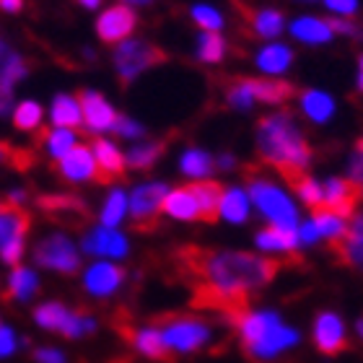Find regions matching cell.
<instances>
[{
  "mask_svg": "<svg viewBox=\"0 0 363 363\" xmlns=\"http://www.w3.org/2000/svg\"><path fill=\"white\" fill-rule=\"evenodd\" d=\"M228 322L234 325L242 350L255 363H275L301 342V333L283 322L275 309H244Z\"/></svg>",
  "mask_w": 363,
  "mask_h": 363,
  "instance_id": "3957f363",
  "label": "cell"
},
{
  "mask_svg": "<svg viewBox=\"0 0 363 363\" xmlns=\"http://www.w3.org/2000/svg\"><path fill=\"white\" fill-rule=\"evenodd\" d=\"M213 169H216V159H213L211 153L203 151V148H195V145H189L184 148L179 156V172L187 179L192 182H200V179H211Z\"/></svg>",
  "mask_w": 363,
  "mask_h": 363,
  "instance_id": "83f0119b",
  "label": "cell"
},
{
  "mask_svg": "<svg viewBox=\"0 0 363 363\" xmlns=\"http://www.w3.org/2000/svg\"><path fill=\"white\" fill-rule=\"evenodd\" d=\"M42 117H45L42 106H39L37 101H31V99H26V101H21V104L16 106L13 125L18 130H23V133H31V130H39V125H42Z\"/></svg>",
  "mask_w": 363,
  "mask_h": 363,
  "instance_id": "60d3db41",
  "label": "cell"
},
{
  "mask_svg": "<svg viewBox=\"0 0 363 363\" xmlns=\"http://www.w3.org/2000/svg\"><path fill=\"white\" fill-rule=\"evenodd\" d=\"M78 104H81V117H84V128L94 135H101L106 130L114 128V122H117V112H114V106L106 101L104 94H99V91H81L78 94Z\"/></svg>",
  "mask_w": 363,
  "mask_h": 363,
  "instance_id": "5bb4252c",
  "label": "cell"
},
{
  "mask_svg": "<svg viewBox=\"0 0 363 363\" xmlns=\"http://www.w3.org/2000/svg\"><path fill=\"white\" fill-rule=\"evenodd\" d=\"M76 145H78V135L73 133V130L52 128L50 133H45V148L55 161H60L62 156H68Z\"/></svg>",
  "mask_w": 363,
  "mask_h": 363,
  "instance_id": "f35d334b",
  "label": "cell"
},
{
  "mask_svg": "<svg viewBox=\"0 0 363 363\" xmlns=\"http://www.w3.org/2000/svg\"><path fill=\"white\" fill-rule=\"evenodd\" d=\"M296 234H298V244H301V247H314L317 242H322V236H319L317 226H314L311 218L301 220V223L296 226Z\"/></svg>",
  "mask_w": 363,
  "mask_h": 363,
  "instance_id": "7dc6e473",
  "label": "cell"
},
{
  "mask_svg": "<svg viewBox=\"0 0 363 363\" xmlns=\"http://www.w3.org/2000/svg\"><path fill=\"white\" fill-rule=\"evenodd\" d=\"M130 345H133L135 353H140V356L148 358V361H156V363L172 361V353H169L167 342H164V337H161L156 325L135 327V330L130 333Z\"/></svg>",
  "mask_w": 363,
  "mask_h": 363,
  "instance_id": "d6986e66",
  "label": "cell"
},
{
  "mask_svg": "<svg viewBox=\"0 0 363 363\" xmlns=\"http://www.w3.org/2000/svg\"><path fill=\"white\" fill-rule=\"evenodd\" d=\"M298 106L306 120H311L314 125H327L337 112V101L333 94L319 89H306L298 94Z\"/></svg>",
  "mask_w": 363,
  "mask_h": 363,
  "instance_id": "ffe728a7",
  "label": "cell"
},
{
  "mask_svg": "<svg viewBox=\"0 0 363 363\" xmlns=\"http://www.w3.org/2000/svg\"><path fill=\"white\" fill-rule=\"evenodd\" d=\"M164 216L174 220H200V208H197V200L192 195L189 187H179V189H169L167 197H164Z\"/></svg>",
  "mask_w": 363,
  "mask_h": 363,
  "instance_id": "d4e9b609",
  "label": "cell"
},
{
  "mask_svg": "<svg viewBox=\"0 0 363 363\" xmlns=\"http://www.w3.org/2000/svg\"><path fill=\"white\" fill-rule=\"evenodd\" d=\"M78 3H81L84 8H89V11H94V8L101 6V0H78Z\"/></svg>",
  "mask_w": 363,
  "mask_h": 363,
  "instance_id": "6f0895ef",
  "label": "cell"
},
{
  "mask_svg": "<svg viewBox=\"0 0 363 363\" xmlns=\"http://www.w3.org/2000/svg\"><path fill=\"white\" fill-rule=\"evenodd\" d=\"M159 333L172 356H192L213 342V327L203 317L192 314H172L159 322Z\"/></svg>",
  "mask_w": 363,
  "mask_h": 363,
  "instance_id": "5b68a950",
  "label": "cell"
},
{
  "mask_svg": "<svg viewBox=\"0 0 363 363\" xmlns=\"http://www.w3.org/2000/svg\"><path fill=\"white\" fill-rule=\"evenodd\" d=\"M0 208H3V205H0Z\"/></svg>",
  "mask_w": 363,
  "mask_h": 363,
  "instance_id": "be15d7a7",
  "label": "cell"
},
{
  "mask_svg": "<svg viewBox=\"0 0 363 363\" xmlns=\"http://www.w3.org/2000/svg\"><path fill=\"white\" fill-rule=\"evenodd\" d=\"M3 159H13V161H29V156H21V153H16V151H11L6 143H0V161Z\"/></svg>",
  "mask_w": 363,
  "mask_h": 363,
  "instance_id": "11a10c76",
  "label": "cell"
},
{
  "mask_svg": "<svg viewBox=\"0 0 363 363\" xmlns=\"http://www.w3.org/2000/svg\"><path fill=\"white\" fill-rule=\"evenodd\" d=\"M125 286V270L117 262L96 259L84 272V291L94 298H109Z\"/></svg>",
  "mask_w": 363,
  "mask_h": 363,
  "instance_id": "7c38bea8",
  "label": "cell"
},
{
  "mask_svg": "<svg viewBox=\"0 0 363 363\" xmlns=\"http://www.w3.org/2000/svg\"><path fill=\"white\" fill-rule=\"evenodd\" d=\"M39 205H42V211L57 216V218H84L86 216L84 203L68 195H47L39 200Z\"/></svg>",
  "mask_w": 363,
  "mask_h": 363,
  "instance_id": "8d00e7d4",
  "label": "cell"
},
{
  "mask_svg": "<svg viewBox=\"0 0 363 363\" xmlns=\"http://www.w3.org/2000/svg\"><path fill=\"white\" fill-rule=\"evenodd\" d=\"M112 60L122 84H133L140 73L156 68V65L167 60V52L159 45L148 42V39H125V42L114 47Z\"/></svg>",
  "mask_w": 363,
  "mask_h": 363,
  "instance_id": "8992f818",
  "label": "cell"
},
{
  "mask_svg": "<svg viewBox=\"0 0 363 363\" xmlns=\"http://www.w3.org/2000/svg\"><path fill=\"white\" fill-rule=\"evenodd\" d=\"M361 189H363V184H361Z\"/></svg>",
  "mask_w": 363,
  "mask_h": 363,
  "instance_id": "6125c7cd",
  "label": "cell"
},
{
  "mask_svg": "<svg viewBox=\"0 0 363 363\" xmlns=\"http://www.w3.org/2000/svg\"><path fill=\"white\" fill-rule=\"evenodd\" d=\"M250 31L259 39H278L286 29V16L278 8H255L247 16Z\"/></svg>",
  "mask_w": 363,
  "mask_h": 363,
  "instance_id": "484cf974",
  "label": "cell"
},
{
  "mask_svg": "<svg viewBox=\"0 0 363 363\" xmlns=\"http://www.w3.org/2000/svg\"><path fill=\"white\" fill-rule=\"evenodd\" d=\"M91 153H94V161H96V169H99V182L101 184H109V182L120 179L125 174V153L112 143V140H106V138H96L94 145H91Z\"/></svg>",
  "mask_w": 363,
  "mask_h": 363,
  "instance_id": "2e32d148",
  "label": "cell"
},
{
  "mask_svg": "<svg viewBox=\"0 0 363 363\" xmlns=\"http://www.w3.org/2000/svg\"><path fill=\"white\" fill-rule=\"evenodd\" d=\"M39 291V275L31 267L16 265L11 278H8V291L6 296L11 301H29Z\"/></svg>",
  "mask_w": 363,
  "mask_h": 363,
  "instance_id": "1f68e13d",
  "label": "cell"
},
{
  "mask_svg": "<svg viewBox=\"0 0 363 363\" xmlns=\"http://www.w3.org/2000/svg\"><path fill=\"white\" fill-rule=\"evenodd\" d=\"M247 86H250L255 101H262V104H280L296 94L294 84L278 81V78H247Z\"/></svg>",
  "mask_w": 363,
  "mask_h": 363,
  "instance_id": "4316f807",
  "label": "cell"
},
{
  "mask_svg": "<svg viewBox=\"0 0 363 363\" xmlns=\"http://www.w3.org/2000/svg\"><path fill=\"white\" fill-rule=\"evenodd\" d=\"M356 333L361 335V340H363V317H361V319H358V322H356Z\"/></svg>",
  "mask_w": 363,
  "mask_h": 363,
  "instance_id": "91938a15",
  "label": "cell"
},
{
  "mask_svg": "<svg viewBox=\"0 0 363 363\" xmlns=\"http://www.w3.org/2000/svg\"><path fill=\"white\" fill-rule=\"evenodd\" d=\"M34 361H37V363H68V356H65L60 348L42 345V348L34 350Z\"/></svg>",
  "mask_w": 363,
  "mask_h": 363,
  "instance_id": "681fc988",
  "label": "cell"
},
{
  "mask_svg": "<svg viewBox=\"0 0 363 363\" xmlns=\"http://www.w3.org/2000/svg\"><path fill=\"white\" fill-rule=\"evenodd\" d=\"M70 317H73V309H68V306L60 301H45L34 309V322H37V327L47 330V333L65 335Z\"/></svg>",
  "mask_w": 363,
  "mask_h": 363,
  "instance_id": "f1b7e54d",
  "label": "cell"
},
{
  "mask_svg": "<svg viewBox=\"0 0 363 363\" xmlns=\"http://www.w3.org/2000/svg\"><path fill=\"white\" fill-rule=\"evenodd\" d=\"M335 252L345 267L363 272V213H356L348 220V231L335 244Z\"/></svg>",
  "mask_w": 363,
  "mask_h": 363,
  "instance_id": "e0dca14e",
  "label": "cell"
},
{
  "mask_svg": "<svg viewBox=\"0 0 363 363\" xmlns=\"http://www.w3.org/2000/svg\"><path fill=\"white\" fill-rule=\"evenodd\" d=\"M226 104L236 112H247L252 106L257 104L255 96H252L250 86H247V78H236L234 84L226 86Z\"/></svg>",
  "mask_w": 363,
  "mask_h": 363,
  "instance_id": "b9f144b4",
  "label": "cell"
},
{
  "mask_svg": "<svg viewBox=\"0 0 363 363\" xmlns=\"http://www.w3.org/2000/svg\"><path fill=\"white\" fill-rule=\"evenodd\" d=\"M182 265L195 283V303L231 319L275 280L280 262L242 250H184Z\"/></svg>",
  "mask_w": 363,
  "mask_h": 363,
  "instance_id": "6da1fadb",
  "label": "cell"
},
{
  "mask_svg": "<svg viewBox=\"0 0 363 363\" xmlns=\"http://www.w3.org/2000/svg\"><path fill=\"white\" fill-rule=\"evenodd\" d=\"M363 189L361 184L350 182L348 177H330L325 182V205L327 211L337 213L340 218H353L356 216V205L361 203Z\"/></svg>",
  "mask_w": 363,
  "mask_h": 363,
  "instance_id": "4fadbf2b",
  "label": "cell"
},
{
  "mask_svg": "<svg viewBox=\"0 0 363 363\" xmlns=\"http://www.w3.org/2000/svg\"><path fill=\"white\" fill-rule=\"evenodd\" d=\"M112 130L120 138H125V140H138V138H140L145 133L140 122H135L133 117H125V114H117V122H114Z\"/></svg>",
  "mask_w": 363,
  "mask_h": 363,
  "instance_id": "7bdbcfd3",
  "label": "cell"
},
{
  "mask_svg": "<svg viewBox=\"0 0 363 363\" xmlns=\"http://www.w3.org/2000/svg\"><path fill=\"white\" fill-rule=\"evenodd\" d=\"M50 120H52L55 128H65V130L84 125L78 96H73V94H57L52 99V106H50Z\"/></svg>",
  "mask_w": 363,
  "mask_h": 363,
  "instance_id": "f546056e",
  "label": "cell"
},
{
  "mask_svg": "<svg viewBox=\"0 0 363 363\" xmlns=\"http://www.w3.org/2000/svg\"><path fill=\"white\" fill-rule=\"evenodd\" d=\"M255 247L259 252H265V255H272V252H296L301 244H298L296 228L267 226L255 234Z\"/></svg>",
  "mask_w": 363,
  "mask_h": 363,
  "instance_id": "cb8c5ba5",
  "label": "cell"
},
{
  "mask_svg": "<svg viewBox=\"0 0 363 363\" xmlns=\"http://www.w3.org/2000/svg\"><path fill=\"white\" fill-rule=\"evenodd\" d=\"M257 156L286 182L298 179L311 167V145L291 112H272L257 122Z\"/></svg>",
  "mask_w": 363,
  "mask_h": 363,
  "instance_id": "7a4b0ae2",
  "label": "cell"
},
{
  "mask_svg": "<svg viewBox=\"0 0 363 363\" xmlns=\"http://www.w3.org/2000/svg\"><path fill=\"white\" fill-rule=\"evenodd\" d=\"M255 65L265 76H283L294 65V50L288 45H283V42H267L255 55Z\"/></svg>",
  "mask_w": 363,
  "mask_h": 363,
  "instance_id": "44dd1931",
  "label": "cell"
},
{
  "mask_svg": "<svg viewBox=\"0 0 363 363\" xmlns=\"http://www.w3.org/2000/svg\"><path fill=\"white\" fill-rule=\"evenodd\" d=\"M311 342L327 358L342 356L348 350V327L345 319L333 309H322L311 322Z\"/></svg>",
  "mask_w": 363,
  "mask_h": 363,
  "instance_id": "9c48e42d",
  "label": "cell"
},
{
  "mask_svg": "<svg viewBox=\"0 0 363 363\" xmlns=\"http://www.w3.org/2000/svg\"><path fill=\"white\" fill-rule=\"evenodd\" d=\"M216 167L223 169V172H228V169H234V167H236V159L231 156V153H220L218 159H216Z\"/></svg>",
  "mask_w": 363,
  "mask_h": 363,
  "instance_id": "f5cc1de1",
  "label": "cell"
},
{
  "mask_svg": "<svg viewBox=\"0 0 363 363\" xmlns=\"http://www.w3.org/2000/svg\"><path fill=\"white\" fill-rule=\"evenodd\" d=\"M252 213V203L247 189L242 187H226L223 195H220V205H218V218H223L226 223H234V226H242L244 220L250 218Z\"/></svg>",
  "mask_w": 363,
  "mask_h": 363,
  "instance_id": "7402d4cb",
  "label": "cell"
},
{
  "mask_svg": "<svg viewBox=\"0 0 363 363\" xmlns=\"http://www.w3.org/2000/svg\"><path fill=\"white\" fill-rule=\"evenodd\" d=\"M16 350H18V337H16V333L8 325H0V361L16 356Z\"/></svg>",
  "mask_w": 363,
  "mask_h": 363,
  "instance_id": "bcb514c9",
  "label": "cell"
},
{
  "mask_svg": "<svg viewBox=\"0 0 363 363\" xmlns=\"http://www.w3.org/2000/svg\"><path fill=\"white\" fill-rule=\"evenodd\" d=\"M291 187H294L296 197L303 205H309L311 211H317V208L325 205V182L314 179L311 174H301L298 179L291 182Z\"/></svg>",
  "mask_w": 363,
  "mask_h": 363,
  "instance_id": "74e56055",
  "label": "cell"
},
{
  "mask_svg": "<svg viewBox=\"0 0 363 363\" xmlns=\"http://www.w3.org/2000/svg\"><path fill=\"white\" fill-rule=\"evenodd\" d=\"M29 234V216L21 208L3 205L0 208V247H6L13 239H26Z\"/></svg>",
  "mask_w": 363,
  "mask_h": 363,
  "instance_id": "4dcf8cb0",
  "label": "cell"
},
{
  "mask_svg": "<svg viewBox=\"0 0 363 363\" xmlns=\"http://www.w3.org/2000/svg\"><path fill=\"white\" fill-rule=\"evenodd\" d=\"M169 192L167 182H140L128 195V216L138 231H151L164 213V197Z\"/></svg>",
  "mask_w": 363,
  "mask_h": 363,
  "instance_id": "52a82bcc",
  "label": "cell"
},
{
  "mask_svg": "<svg viewBox=\"0 0 363 363\" xmlns=\"http://www.w3.org/2000/svg\"><path fill=\"white\" fill-rule=\"evenodd\" d=\"M23 8V0H0V11L6 13H18Z\"/></svg>",
  "mask_w": 363,
  "mask_h": 363,
  "instance_id": "db71d44e",
  "label": "cell"
},
{
  "mask_svg": "<svg viewBox=\"0 0 363 363\" xmlns=\"http://www.w3.org/2000/svg\"><path fill=\"white\" fill-rule=\"evenodd\" d=\"M226 39L220 37L218 31H200L195 42V57L197 62H208V65H216L226 57Z\"/></svg>",
  "mask_w": 363,
  "mask_h": 363,
  "instance_id": "d6a6232c",
  "label": "cell"
},
{
  "mask_svg": "<svg viewBox=\"0 0 363 363\" xmlns=\"http://www.w3.org/2000/svg\"><path fill=\"white\" fill-rule=\"evenodd\" d=\"M189 18L195 21V26L200 31H218L226 26V18L218 8H213L211 3H197V6L189 8Z\"/></svg>",
  "mask_w": 363,
  "mask_h": 363,
  "instance_id": "ab89813d",
  "label": "cell"
},
{
  "mask_svg": "<svg viewBox=\"0 0 363 363\" xmlns=\"http://www.w3.org/2000/svg\"><path fill=\"white\" fill-rule=\"evenodd\" d=\"M327 11H333L340 18H353L358 13V0H322Z\"/></svg>",
  "mask_w": 363,
  "mask_h": 363,
  "instance_id": "c3c4849f",
  "label": "cell"
},
{
  "mask_svg": "<svg viewBox=\"0 0 363 363\" xmlns=\"http://www.w3.org/2000/svg\"><path fill=\"white\" fill-rule=\"evenodd\" d=\"M57 172H60L62 179L68 182H99V169L96 161H94V153H91L89 145L78 143L68 156H62L60 164H57Z\"/></svg>",
  "mask_w": 363,
  "mask_h": 363,
  "instance_id": "9a60e30c",
  "label": "cell"
},
{
  "mask_svg": "<svg viewBox=\"0 0 363 363\" xmlns=\"http://www.w3.org/2000/svg\"><path fill=\"white\" fill-rule=\"evenodd\" d=\"M11 101H13V94H11V89L0 84V114H6L8 109H11Z\"/></svg>",
  "mask_w": 363,
  "mask_h": 363,
  "instance_id": "816d5d0a",
  "label": "cell"
},
{
  "mask_svg": "<svg viewBox=\"0 0 363 363\" xmlns=\"http://www.w3.org/2000/svg\"><path fill=\"white\" fill-rule=\"evenodd\" d=\"M34 259L39 267H47L60 275H76L81 267V252L68 234H50L37 244Z\"/></svg>",
  "mask_w": 363,
  "mask_h": 363,
  "instance_id": "ba28073f",
  "label": "cell"
},
{
  "mask_svg": "<svg viewBox=\"0 0 363 363\" xmlns=\"http://www.w3.org/2000/svg\"><path fill=\"white\" fill-rule=\"evenodd\" d=\"M356 86H358V91L363 94V55L358 57V76H356Z\"/></svg>",
  "mask_w": 363,
  "mask_h": 363,
  "instance_id": "9f6ffc18",
  "label": "cell"
},
{
  "mask_svg": "<svg viewBox=\"0 0 363 363\" xmlns=\"http://www.w3.org/2000/svg\"><path fill=\"white\" fill-rule=\"evenodd\" d=\"M348 177L350 182H356V184H363V138H358L356 145H353V151L348 156Z\"/></svg>",
  "mask_w": 363,
  "mask_h": 363,
  "instance_id": "ee69618b",
  "label": "cell"
},
{
  "mask_svg": "<svg viewBox=\"0 0 363 363\" xmlns=\"http://www.w3.org/2000/svg\"><path fill=\"white\" fill-rule=\"evenodd\" d=\"M23 250H26V239H13V242H8L6 247H0V259L6 262V265H21V257H23Z\"/></svg>",
  "mask_w": 363,
  "mask_h": 363,
  "instance_id": "f6af8a7d",
  "label": "cell"
},
{
  "mask_svg": "<svg viewBox=\"0 0 363 363\" xmlns=\"http://www.w3.org/2000/svg\"><path fill=\"white\" fill-rule=\"evenodd\" d=\"M298 3H314V0H298Z\"/></svg>",
  "mask_w": 363,
  "mask_h": 363,
  "instance_id": "94428289",
  "label": "cell"
},
{
  "mask_svg": "<svg viewBox=\"0 0 363 363\" xmlns=\"http://www.w3.org/2000/svg\"><path fill=\"white\" fill-rule=\"evenodd\" d=\"M128 216V192L120 187H114L109 195H106L104 205H101V213H99V220L101 226L106 228H117Z\"/></svg>",
  "mask_w": 363,
  "mask_h": 363,
  "instance_id": "d590c367",
  "label": "cell"
},
{
  "mask_svg": "<svg viewBox=\"0 0 363 363\" xmlns=\"http://www.w3.org/2000/svg\"><path fill=\"white\" fill-rule=\"evenodd\" d=\"M138 26L135 11L125 3H114V6L104 8L96 18V34L106 45H120L125 39L133 37V31Z\"/></svg>",
  "mask_w": 363,
  "mask_h": 363,
  "instance_id": "8fae6325",
  "label": "cell"
},
{
  "mask_svg": "<svg viewBox=\"0 0 363 363\" xmlns=\"http://www.w3.org/2000/svg\"><path fill=\"white\" fill-rule=\"evenodd\" d=\"M164 148L167 143H161V140H145V143H135L125 153V164L130 169H138V172H145V169H151L156 161L164 156Z\"/></svg>",
  "mask_w": 363,
  "mask_h": 363,
  "instance_id": "836d02e7",
  "label": "cell"
},
{
  "mask_svg": "<svg viewBox=\"0 0 363 363\" xmlns=\"http://www.w3.org/2000/svg\"><path fill=\"white\" fill-rule=\"evenodd\" d=\"M86 255L99 259H109V262H117V259H125L130 255V242L128 236L117 231V228H106V226H94L84 234V242H81Z\"/></svg>",
  "mask_w": 363,
  "mask_h": 363,
  "instance_id": "30bf717a",
  "label": "cell"
},
{
  "mask_svg": "<svg viewBox=\"0 0 363 363\" xmlns=\"http://www.w3.org/2000/svg\"><path fill=\"white\" fill-rule=\"evenodd\" d=\"M291 37L298 39L301 45H311V47H319V45H330L335 39V31L330 26V18H319V16H296L291 26Z\"/></svg>",
  "mask_w": 363,
  "mask_h": 363,
  "instance_id": "ac0fdd59",
  "label": "cell"
},
{
  "mask_svg": "<svg viewBox=\"0 0 363 363\" xmlns=\"http://www.w3.org/2000/svg\"><path fill=\"white\" fill-rule=\"evenodd\" d=\"M330 26H333L335 37H337V34H342V37H358V34H361V29H358L350 18H330Z\"/></svg>",
  "mask_w": 363,
  "mask_h": 363,
  "instance_id": "f907efd6",
  "label": "cell"
},
{
  "mask_svg": "<svg viewBox=\"0 0 363 363\" xmlns=\"http://www.w3.org/2000/svg\"><path fill=\"white\" fill-rule=\"evenodd\" d=\"M311 220H314V226H317L319 236L327 239V242L337 244L345 236L348 231V220L340 218L337 213L327 211V208H317V211H311Z\"/></svg>",
  "mask_w": 363,
  "mask_h": 363,
  "instance_id": "e575fe53",
  "label": "cell"
},
{
  "mask_svg": "<svg viewBox=\"0 0 363 363\" xmlns=\"http://www.w3.org/2000/svg\"><path fill=\"white\" fill-rule=\"evenodd\" d=\"M120 3H125V6H148L153 0H120Z\"/></svg>",
  "mask_w": 363,
  "mask_h": 363,
  "instance_id": "680465c9",
  "label": "cell"
},
{
  "mask_svg": "<svg viewBox=\"0 0 363 363\" xmlns=\"http://www.w3.org/2000/svg\"><path fill=\"white\" fill-rule=\"evenodd\" d=\"M247 195L250 203L259 211V216L270 220V226L280 228H296L301 223L298 205L278 182H272L265 174H250L247 179Z\"/></svg>",
  "mask_w": 363,
  "mask_h": 363,
  "instance_id": "277c9868",
  "label": "cell"
},
{
  "mask_svg": "<svg viewBox=\"0 0 363 363\" xmlns=\"http://www.w3.org/2000/svg\"><path fill=\"white\" fill-rule=\"evenodd\" d=\"M189 189H192L197 208H200V220L216 223L218 220V205H220V195H223V187L216 179H200V182H192Z\"/></svg>",
  "mask_w": 363,
  "mask_h": 363,
  "instance_id": "603a6c76",
  "label": "cell"
}]
</instances>
